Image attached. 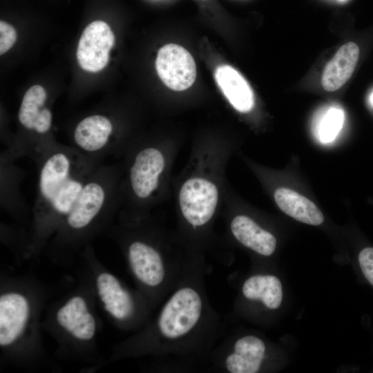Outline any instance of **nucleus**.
<instances>
[{
  "label": "nucleus",
  "mask_w": 373,
  "mask_h": 373,
  "mask_svg": "<svg viewBox=\"0 0 373 373\" xmlns=\"http://www.w3.org/2000/svg\"><path fill=\"white\" fill-rule=\"evenodd\" d=\"M38 184L23 259L38 258L103 162L57 143L35 163Z\"/></svg>",
  "instance_id": "obj_1"
},
{
  "label": "nucleus",
  "mask_w": 373,
  "mask_h": 373,
  "mask_svg": "<svg viewBox=\"0 0 373 373\" xmlns=\"http://www.w3.org/2000/svg\"><path fill=\"white\" fill-rule=\"evenodd\" d=\"M49 294L34 276H1L0 352L4 363L26 370L48 363L41 315Z\"/></svg>",
  "instance_id": "obj_2"
},
{
  "label": "nucleus",
  "mask_w": 373,
  "mask_h": 373,
  "mask_svg": "<svg viewBox=\"0 0 373 373\" xmlns=\"http://www.w3.org/2000/svg\"><path fill=\"white\" fill-rule=\"evenodd\" d=\"M195 274L186 276L165 301L157 316L113 348L108 365L144 356L176 353L194 339L208 323L204 293Z\"/></svg>",
  "instance_id": "obj_3"
},
{
  "label": "nucleus",
  "mask_w": 373,
  "mask_h": 373,
  "mask_svg": "<svg viewBox=\"0 0 373 373\" xmlns=\"http://www.w3.org/2000/svg\"><path fill=\"white\" fill-rule=\"evenodd\" d=\"M118 170L102 164L85 183L44 252L55 264L73 265L83 249L112 224L120 194Z\"/></svg>",
  "instance_id": "obj_4"
},
{
  "label": "nucleus",
  "mask_w": 373,
  "mask_h": 373,
  "mask_svg": "<svg viewBox=\"0 0 373 373\" xmlns=\"http://www.w3.org/2000/svg\"><path fill=\"white\" fill-rule=\"evenodd\" d=\"M97 303L86 271L73 289L46 308L42 328L56 341L57 358L102 365L97 347L102 322L97 313Z\"/></svg>",
  "instance_id": "obj_5"
},
{
  "label": "nucleus",
  "mask_w": 373,
  "mask_h": 373,
  "mask_svg": "<svg viewBox=\"0 0 373 373\" xmlns=\"http://www.w3.org/2000/svg\"><path fill=\"white\" fill-rule=\"evenodd\" d=\"M79 258L86 265L99 303L112 323L124 331H138L151 319L152 307L137 289L128 287L97 258L92 244Z\"/></svg>",
  "instance_id": "obj_6"
},
{
  "label": "nucleus",
  "mask_w": 373,
  "mask_h": 373,
  "mask_svg": "<svg viewBox=\"0 0 373 373\" xmlns=\"http://www.w3.org/2000/svg\"><path fill=\"white\" fill-rule=\"evenodd\" d=\"M119 243L126 265L137 285L152 309L167 289L171 279V267L164 254L150 240L133 236L128 239L108 235Z\"/></svg>",
  "instance_id": "obj_7"
},
{
  "label": "nucleus",
  "mask_w": 373,
  "mask_h": 373,
  "mask_svg": "<svg viewBox=\"0 0 373 373\" xmlns=\"http://www.w3.org/2000/svg\"><path fill=\"white\" fill-rule=\"evenodd\" d=\"M218 201L216 186L202 178H192L184 182L179 193V203L185 220L193 227L207 224L213 216Z\"/></svg>",
  "instance_id": "obj_8"
},
{
  "label": "nucleus",
  "mask_w": 373,
  "mask_h": 373,
  "mask_svg": "<svg viewBox=\"0 0 373 373\" xmlns=\"http://www.w3.org/2000/svg\"><path fill=\"white\" fill-rule=\"evenodd\" d=\"M165 165L162 152L155 146H144L135 153L128 170L130 193L134 199L144 201L157 189Z\"/></svg>",
  "instance_id": "obj_9"
},
{
  "label": "nucleus",
  "mask_w": 373,
  "mask_h": 373,
  "mask_svg": "<svg viewBox=\"0 0 373 373\" xmlns=\"http://www.w3.org/2000/svg\"><path fill=\"white\" fill-rule=\"evenodd\" d=\"M155 67L161 80L173 90L187 89L196 77V66L193 57L178 44H169L159 50Z\"/></svg>",
  "instance_id": "obj_10"
},
{
  "label": "nucleus",
  "mask_w": 373,
  "mask_h": 373,
  "mask_svg": "<svg viewBox=\"0 0 373 373\" xmlns=\"http://www.w3.org/2000/svg\"><path fill=\"white\" fill-rule=\"evenodd\" d=\"M115 37L109 26L95 21L84 29L77 49V59L82 69L92 73L102 70L107 64Z\"/></svg>",
  "instance_id": "obj_11"
},
{
  "label": "nucleus",
  "mask_w": 373,
  "mask_h": 373,
  "mask_svg": "<svg viewBox=\"0 0 373 373\" xmlns=\"http://www.w3.org/2000/svg\"><path fill=\"white\" fill-rule=\"evenodd\" d=\"M266 352L265 343L259 337L247 335L238 338L229 352L222 357V366L230 373L258 372Z\"/></svg>",
  "instance_id": "obj_12"
},
{
  "label": "nucleus",
  "mask_w": 373,
  "mask_h": 373,
  "mask_svg": "<svg viewBox=\"0 0 373 373\" xmlns=\"http://www.w3.org/2000/svg\"><path fill=\"white\" fill-rule=\"evenodd\" d=\"M216 81L224 95L237 111H250L254 104L253 91L242 75L229 65L218 66L215 72Z\"/></svg>",
  "instance_id": "obj_13"
},
{
  "label": "nucleus",
  "mask_w": 373,
  "mask_h": 373,
  "mask_svg": "<svg viewBox=\"0 0 373 373\" xmlns=\"http://www.w3.org/2000/svg\"><path fill=\"white\" fill-rule=\"evenodd\" d=\"M359 48L352 41L343 45L326 65L321 84L327 91L341 88L351 77L358 61Z\"/></svg>",
  "instance_id": "obj_14"
},
{
  "label": "nucleus",
  "mask_w": 373,
  "mask_h": 373,
  "mask_svg": "<svg viewBox=\"0 0 373 373\" xmlns=\"http://www.w3.org/2000/svg\"><path fill=\"white\" fill-rule=\"evenodd\" d=\"M234 238L245 247L265 256L271 255L276 247V238L247 216H236L230 224Z\"/></svg>",
  "instance_id": "obj_15"
},
{
  "label": "nucleus",
  "mask_w": 373,
  "mask_h": 373,
  "mask_svg": "<svg viewBox=\"0 0 373 373\" xmlns=\"http://www.w3.org/2000/svg\"><path fill=\"white\" fill-rule=\"evenodd\" d=\"M274 196L280 209L298 221L311 225L324 221L322 212L313 202L291 189L278 188Z\"/></svg>",
  "instance_id": "obj_16"
},
{
  "label": "nucleus",
  "mask_w": 373,
  "mask_h": 373,
  "mask_svg": "<svg viewBox=\"0 0 373 373\" xmlns=\"http://www.w3.org/2000/svg\"><path fill=\"white\" fill-rule=\"evenodd\" d=\"M242 294L250 300L260 301L267 308L278 309L283 300L280 280L273 275H254L242 285Z\"/></svg>",
  "instance_id": "obj_17"
},
{
  "label": "nucleus",
  "mask_w": 373,
  "mask_h": 373,
  "mask_svg": "<svg viewBox=\"0 0 373 373\" xmlns=\"http://www.w3.org/2000/svg\"><path fill=\"white\" fill-rule=\"evenodd\" d=\"M345 114L343 109L337 107L329 108L321 118L318 135L322 143L332 142L343 127Z\"/></svg>",
  "instance_id": "obj_18"
},
{
  "label": "nucleus",
  "mask_w": 373,
  "mask_h": 373,
  "mask_svg": "<svg viewBox=\"0 0 373 373\" xmlns=\"http://www.w3.org/2000/svg\"><path fill=\"white\" fill-rule=\"evenodd\" d=\"M17 39L15 28L9 23L0 21V54L3 55L14 45Z\"/></svg>",
  "instance_id": "obj_19"
},
{
  "label": "nucleus",
  "mask_w": 373,
  "mask_h": 373,
  "mask_svg": "<svg viewBox=\"0 0 373 373\" xmlns=\"http://www.w3.org/2000/svg\"><path fill=\"white\" fill-rule=\"evenodd\" d=\"M358 262L363 274L373 286V247L362 249L358 255Z\"/></svg>",
  "instance_id": "obj_20"
},
{
  "label": "nucleus",
  "mask_w": 373,
  "mask_h": 373,
  "mask_svg": "<svg viewBox=\"0 0 373 373\" xmlns=\"http://www.w3.org/2000/svg\"><path fill=\"white\" fill-rule=\"evenodd\" d=\"M370 102L371 104L373 106V92H372V94L370 95Z\"/></svg>",
  "instance_id": "obj_21"
}]
</instances>
